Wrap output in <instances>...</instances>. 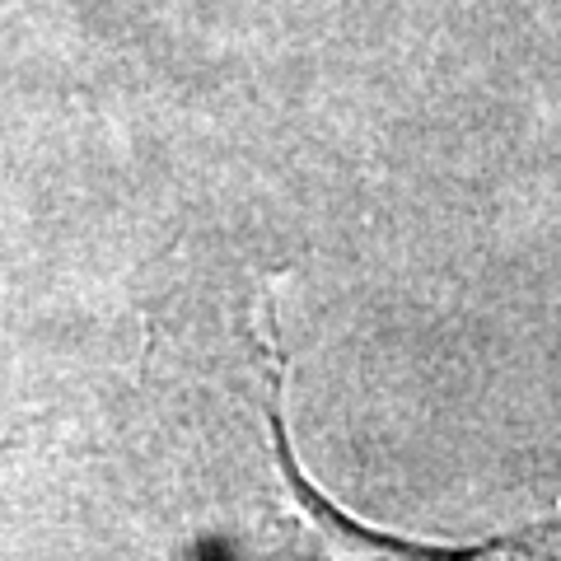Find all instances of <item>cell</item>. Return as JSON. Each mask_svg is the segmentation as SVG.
<instances>
[{"label": "cell", "mask_w": 561, "mask_h": 561, "mask_svg": "<svg viewBox=\"0 0 561 561\" xmlns=\"http://www.w3.org/2000/svg\"><path fill=\"white\" fill-rule=\"evenodd\" d=\"M280 379H286V370H280V356L272 351L267 421H272L276 478H280V491H286V515H290L286 561H561V524L491 538V542H478V548H431V542L393 538V534H379L370 524L351 519L295 463L286 416H280Z\"/></svg>", "instance_id": "6da1fadb"}]
</instances>
